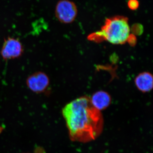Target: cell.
I'll return each instance as SVG.
<instances>
[{"instance_id":"6da1fadb","label":"cell","mask_w":153,"mask_h":153,"mask_svg":"<svg viewBox=\"0 0 153 153\" xmlns=\"http://www.w3.org/2000/svg\"><path fill=\"white\" fill-rule=\"evenodd\" d=\"M62 114L71 140L89 142L102 132L103 120L101 111L96 109L87 97L76 98L66 105Z\"/></svg>"},{"instance_id":"7a4b0ae2","label":"cell","mask_w":153,"mask_h":153,"mask_svg":"<svg viewBox=\"0 0 153 153\" xmlns=\"http://www.w3.org/2000/svg\"><path fill=\"white\" fill-rule=\"evenodd\" d=\"M128 19L116 16L105 19L101 30L88 36V40L94 42L105 41L114 45H122L135 38L131 34Z\"/></svg>"},{"instance_id":"3957f363","label":"cell","mask_w":153,"mask_h":153,"mask_svg":"<svg viewBox=\"0 0 153 153\" xmlns=\"http://www.w3.org/2000/svg\"><path fill=\"white\" fill-rule=\"evenodd\" d=\"M57 19L64 24H70L76 19L77 9L75 4L69 0H61L57 3L55 11Z\"/></svg>"},{"instance_id":"277c9868","label":"cell","mask_w":153,"mask_h":153,"mask_svg":"<svg viewBox=\"0 0 153 153\" xmlns=\"http://www.w3.org/2000/svg\"><path fill=\"white\" fill-rule=\"evenodd\" d=\"M23 52L21 42L17 39L9 38L5 40L1 50L3 58L8 60L19 57Z\"/></svg>"},{"instance_id":"5b68a950","label":"cell","mask_w":153,"mask_h":153,"mask_svg":"<svg viewBox=\"0 0 153 153\" xmlns=\"http://www.w3.org/2000/svg\"><path fill=\"white\" fill-rule=\"evenodd\" d=\"M27 85L32 91L41 92L44 91L49 84V79L46 74L42 72H38L28 78Z\"/></svg>"},{"instance_id":"8992f818","label":"cell","mask_w":153,"mask_h":153,"mask_svg":"<svg viewBox=\"0 0 153 153\" xmlns=\"http://www.w3.org/2000/svg\"><path fill=\"white\" fill-rule=\"evenodd\" d=\"M89 99L91 105L100 111L108 107L111 102V97L109 94L103 91L95 92Z\"/></svg>"},{"instance_id":"52a82bcc","label":"cell","mask_w":153,"mask_h":153,"mask_svg":"<svg viewBox=\"0 0 153 153\" xmlns=\"http://www.w3.org/2000/svg\"><path fill=\"white\" fill-rule=\"evenodd\" d=\"M134 83L137 88L141 92H150L153 88L152 75L147 71L141 72L135 78Z\"/></svg>"},{"instance_id":"ba28073f","label":"cell","mask_w":153,"mask_h":153,"mask_svg":"<svg viewBox=\"0 0 153 153\" xmlns=\"http://www.w3.org/2000/svg\"><path fill=\"white\" fill-rule=\"evenodd\" d=\"M128 6L132 10H135L139 7V3L137 0H128Z\"/></svg>"}]
</instances>
